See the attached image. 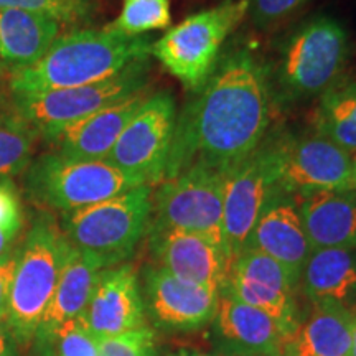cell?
I'll return each instance as SVG.
<instances>
[{
  "label": "cell",
  "mask_w": 356,
  "mask_h": 356,
  "mask_svg": "<svg viewBox=\"0 0 356 356\" xmlns=\"http://www.w3.org/2000/svg\"><path fill=\"white\" fill-rule=\"evenodd\" d=\"M287 134H267L241 162L225 173L222 233L229 262L246 248L266 203L280 181Z\"/></svg>",
  "instance_id": "obj_9"
},
{
  "label": "cell",
  "mask_w": 356,
  "mask_h": 356,
  "mask_svg": "<svg viewBox=\"0 0 356 356\" xmlns=\"http://www.w3.org/2000/svg\"><path fill=\"white\" fill-rule=\"evenodd\" d=\"M312 251L356 249V191L327 190L296 197Z\"/></svg>",
  "instance_id": "obj_20"
},
{
  "label": "cell",
  "mask_w": 356,
  "mask_h": 356,
  "mask_svg": "<svg viewBox=\"0 0 356 356\" xmlns=\"http://www.w3.org/2000/svg\"><path fill=\"white\" fill-rule=\"evenodd\" d=\"M8 78V74H7V71L3 70V66L0 65V79H7Z\"/></svg>",
  "instance_id": "obj_39"
},
{
  "label": "cell",
  "mask_w": 356,
  "mask_h": 356,
  "mask_svg": "<svg viewBox=\"0 0 356 356\" xmlns=\"http://www.w3.org/2000/svg\"><path fill=\"white\" fill-rule=\"evenodd\" d=\"M210 325L218 356L279 355L284 353L289 338L277 320L244 304L228 289L220 293Z\"/></svg>",
  "instance_id": "obj_15"
},
{
  "label": "cell",
  "mask_w": 356,
  "mask_h": 356,
  "mask_svg": "<svg viewBox=\"0 0 356 356\" xmlns=\"http://www.w3.org/2000/svg\"><path fill=\"white\" fill-rule=\"evenodd\" d=\"M170 356H218V355H211V353H207V351L195 350V348H181V350L173 351Z\"/></svg>",
  "instance_id": "obj_36"
},
{
  "label": "cell",
  "mask_w": 356,
  "mask_h": 356,
  "mask_svg": "<svg viewBox=\"0 0 356 356\" xmlns=\"http://www.w3.org/2000/svg\"><path fill=\"white\" fill-rule=\"evenodd\" d=\"M149 71L150 60L145 58L134 61L121 73L99 83L12 95V111L19 114L42 140L115 101L149 89Z\"/></svg>",
  "instance_id": "obj_8"
},
{
  "label": "cell",
  "mask_w": 356,
  "mask_h": 356,
  "mask_svg": "<svg viewBox=\"0 0 356 356\" xmlns=\"http://www.w3.org/2000/svg\"><path fill=\"white\" fill-rule=\"evenodd\" d=\"M70 249L60 222L48 211H40L24 244L13 274L6 325L17 343L26 345L35 333L55 292L66 252Z\"/></svg>",
  "instance_id": "obj_5"
},
{
  "label": "cell",
  "mask_w": 356,
  "mask_h": 356,
  "mask_svg": "<svg viewBox=\"0 0 356 356\" xmlns=\"http://www.w3.org/2000/svg\"><path fill=\"white\" fill-rule=\"evenodd\" d=\"M147 236L155 262L168 273L218 296L228 286L229 257L208 238L178 229L149 231Z\"/></svg>",
  "instance_id": "obj_16"
},
{
  "label": "cell",
  "mask_w": 356,
  "mask_h": 356,
  "mask_svg": "<svg viewBox=\"0 0 356 356\" xmlns=\"http://www.w3.org/2000/svg\"><path fill=\"white\" fill-rule=\"evenodd\" d=\"M309 0H248V17L259 30H270L291 19Z\"/></svg>",
  "instance_id": "obj_31"
},
{
  "label": "cell",
  "mask_w": 356,
  "mask_h": 356,
  "mask_svg": "<svg viewBox=\"0 0 356 356\" xmlns=\"http://www.w3.org/2000/svg\"><path fill=\"white\" fill-rule=\"evenodd\" d=\"M262 356H286L284 353H279V355H262Z\"/></svg>",
  "instance_id": "obj_41"
},
{
  "label": "cell",
  "mask_w": 356,
  "mask_h": 356,
  "mask_svg": "<svg viewBox=\"0 0 356 356\" xmlns=\"http://www.w3.org/2000/svg\"><path fill=\"white\" fill-rule=\"evenodd\" d=\"M248 0H225L186 17L152 43L150 56L190 91H198L220 61L222 44L248 17Z\"/></svg>",
  "instance_id": "obj_7"
},
{
  "label": "cell",
  "mask_w": 356,
  "mask_h": 356,
  "mask_svg": "<svg viewBox=\"0 0 356 356\" xmlns=\"http://www.w3.org/2000/svg\"><path fill=\"white\" fill-rule=\"evenodd\" d=\"M284 346L286 356H350L353 312L338 305L312 304Z\"/></svg>",
  "instance_id": "obj_24"
},
{
  "label": "cell",
  "mask_w": 356,
  "mask_h": 356,
  "mask_svg": "<svg viewBox=\"0 0 356 356\" xmlns=\"http://www.w3.org/2000/svg\"><path fill=\"white\" fill-rule=\"evenodd\" d=\"M279 186L293 197L351 190V155L317 132L287 136Z\"/></svg>",
  "instance_id": "obj_14"
},
{
  "label": "cell",
  "mask_w": 356,
  "mask_h": 356,
  "mask_svg": "<svg viewBox=\"0 0 356 356\" xmlns=\"http://www.w3.org/2000/svg\"><path fill=\"white\" fill-rule=\"evenodd\" d=\"M47 346H53L56 356H101V338L91 332L83 315L61 325Z\"/></svg>",
  "instance_id": "obj_29"
},
{
  "label": "cell",
  "mask_w": 356,
  "mask_h": 356,
  "mask_svg": "<svg viewBox=\"0 0 356 356\" xmlns=\"http://www.w3.org/2000/svg\"><path fill=\"white\" fill-rule=\"evenodd\" d=\"M170 24V0H122L121 13L106 29L124 37H145Z\"/></svg>",
  "instance_id": "obj_27"
},
{
  "label": "cell",
  "mask_w": 356,
  "mask_h": 356,
  "mask_svg": "<svg viewBox=\"0 0 356 356\" xmlns=\"http://www.w3.org/2000/svg\"><path fill=\"white\" fill-rule=\"evenodd\" d=\"M22 228H24V226L0 225V257L15 246V241L19 239Z\"/></svg>",
  "instance_id": "obj_34"
},
{
  "label": "cell",
  "mask_w": 356,
  "mask_h": 356,
  "mask_svg": "<svg viewBox=\"0 0 356 356\" xmlns=\"http://www.w3.org/2000/svg\"><path fill=\"white\" fill-rule=\"evenodd\" d=\"M351 190L356 191V154L351 155Z\"/></svg>",
  "instance_id": "obj_37"
},
{
  "label": "cell",
  "mask_w": 356,
  "mask_h": 356,
  "mask_svg": "<svg viewBox=\"0 0 356 356\" xmlns=\"http://www.w3.org/2000/svg\"><path fill=\"white\" fill-rule=\"evenodd\" d=\"M244 249H256L273 257L291 275L299 287L302 270L312 248L302 225L297 200L277 186L266 203Z\"/></svg>",
  "instance_id": "obj_17"
},
{
  "label": "cell",
  "mask_w": 356,
  "mask_h": 356,
  "mask_svg": "<svg viewBox=\"0 0 356 356\" xmlns=\"http://www.w3.org/2000/svg\"><path fill=\"white\" fill-rule=\"evenodd\" d=\"M175 122L177 102L172 92L149 95L104 160L140 184L159 185L165 177Z\"/></svg>",
  "instance_id": "obj_11"
},
{
  "label": "cell",
  "mask_w": 356,
  "mask_h": 356,
  "mask_svg": "<svg viewBox=\"0 0 356 356\" xmlns=\"http://www.w3.org/2000/svg\"><path fill=\"white\" fill-rule=\"evenodd\" d=\"M102 270L99 261L70 244L56 289L35 333L40 346H47L61 325L84 314Z\"/></svg>",
  "instance_id": "obj_21"
},
{
  "label": "cell",
  "mask_w": 356,
  "mask_h": 356,
  "mask_svg": "<svg viewBox=\"0 0 356 356\" xmlns=\"http://www.w3.org/2000/svg\"><path fill=\"white\" fill-rule=\"evenodd\" d=\"M0 225L24 226V207L12 180L0 181Z\"/></svg>",
  "instance_id": "obj_32"
},
{
  "label": "cell",
  "mask_w": 356,
  "mask_h": 356,
  "mask_svg": "<svg viewBox=\"0 0 356 356\" xmlns=\"http://www.w3.org/2000/svg\"><path fill=\"white\" fill-rule=\"evenodd\" d=\"M314 132L356 154V81H338L318 97L312 115Z\"/></svg>",
  "instance_id": "obj_25"
},
{
  "label": "cell",
  "mask_w": 356,
  "mask_h": 356,
  "mask_svg": "<svg viewBox=\"0 0 356 356\" xmlns=\"http://www.w3.org/2000/svg\"><path fill=\"white\" fill-rule=\"evenodd\" d=\"M83 317L101 340L147 325L140 280L136 269L131 264H119L102 270Z\"/></svg>",
  "instance_id": "obj_18"
},
{
  "label": "cell",
  "mask_w": 356,
  "mask_h": 356,
  "mask_svg": "<svg viewBox=\"0 0 356 356\" xmlns=\"http://www.w3.org/2000/svg\"><path fill=\"white\" fill-rule=\"evenodd\" d=\"M0 8H20L58 22L60 25L89 24L99 13L97 0H0Z\"/></svg>",
  "instance_id": "obj_28"
},
{
  "label": "cell",
  "mask_w": 356,
  "mask_h": 356,
  "mask_svg": "<svg viewBox=\"0 0 356 356\" xmlns=\"http://www.w3.org/2000/svg\"><path fill=\"white\" fill-rule=\"evenodd\" d=\"M101 356H159L157 338L149 325L121 335L102 338Z\"/></svg>",
  "instance_id": "obj_30"
},
{
  "label": "cell",
  "mask_w": 356,
  "mask_h": 356,
  "mask_svg": "<svg viewBox=\"0 0 356 356\" xmlns=\"http://www.w3.org/2000/svg\"><path fill=\"white\" fill-rule=\"evenodd\" d=\"M40 137L19 114L0 109V181L24 175L32 163Z\"/></svg>",
  "instance_id": "obj_26"
},
{
  "label": "cell",
  "mask_w": 356,
  "mask_h": 356,
  "mask_svg": "<svg viewBox=\"0 0 356 356\" xmlns=\"http://www.w3.org/2000/svg\"><path fill=\"white\" fill-rule=\"evenodd\" d=\"M15 338L12 337L10 330L6 323L0 322V356H17Z\"/></svg>",
  "instance_id": "obj_35"
},
{
  "label": "cell",
  "mask_w": 356,
  "mask_h": 356,
  "mask_svg": "<svg viewBox=\"0 0 356 356\" xmlns=\"http://www.w3.org/2000/svg\"><path fill=\"white\" fill-rule=\"evenodd\" d=\"M149 96V89L121 101L106 106L97 113L70 124L43 142L51 147V152L70 159L104 160L108 157L119 136Z\"/></svg>",
  "instance_id": "obj_19"
},
{
  "label": "cell",
  "mask_w": 356,
  "mask_h": 356,
  "mask_svg": "<svg viewBox=\"0 0 356 356\" xmlns=\"http://www.w3.org/2000/svg\"><path fill=\"white\" fill-rule=\"evenodd\" d=\"M140 291L155 327L170 333L202 330L211 323L220 296L197 284L177 277L159 264L145 266L140 273Z\"/></svg>",
  "instance_id": "obj_12"
},
{
  "label": "cell",
  "mask_w": 356,
  "mask_h": 356,
  "mask_svg": "<svg viewBox=\"0 0 356 356\" xmlns=\"http://www.w3.org/2000/svg\"><path fill=\"white\" fill-rule=\"evenodd\" d=\"M152 186L139 185L121 195L60 215V228L71 246L95 257L104 269L132 257L152 218Z\"/></svg>",
  "instance_id": "obj_4"
},
{
  "label": "cell",
  "mask_w": 356,
  "mask_h": 356,
  "mask_svg": "<svg viewBox=\"0 0 356 356\" xmlns=\"http://www.w3.org/2000/svg\"><path fill=\"white\" fill-rule=\"evenodd\" d=\"M273 104L267 68L251 51L222 55L177 114L163 180L197 165L228 172L264 140Z\"/></svg>",
  "instance_id": "obj_1"
},
{
  "label": "cell",
  "mask_w": 356,
  "mask_h": 356,
  "mask_svg": "<svg viewBox=\"0 0 356 356\" xmlns=\"http://www.w3.org/2000/svg\"><path fill=\"white\" fill-rule=\"evenodd\" d=\"M144 185L108 160L70 159L56 152L33 157L24 172L25 195L44 208L68 213Z\"/></svg>",
  "instance_id": "obj_6"
},
{
  "label": "cell",
  "mask_w": 356,
  "mask_h": 356,
  "mask_svg": "<svg viewBox=\"0 0 356 356\" xmlns=\"http://www.w3.org/2000/svg\"><path fill=\"white\" fill-rule=\"evenodd\" d=\"M350 356H356V314H355V317H353V337H351Z\"/></svg>",
  "instance_id": "obj_38"
},
{
  "label": "cell",
  "mask_w": 356,
  "mask_h": 356,
  "mask_svg": "<svg viewBox=\"0 0 356 356\" xmlns=\"http://www.w3.org/2000/svg\"><path fill=\"white\" fill-rule=\"evenodd\" d=\"M0 106H3V96H2V92H0Z\"/></svg>",
  "instance_id": "obj_40"
},
{
  "label": "cell",
  "mask_w": 356,
  "mask_h": 356,
  "mask_svg": "<svg viewBox=\"0 0 356 356\" xmlns=\"http://www.w3.org/2000/svg\"><path fill=\"white\" fill-rule=\"evenodd\" d=\"M222 207L225 172L200 165L190 167L160 181L157 191L152 193L149 231H186L204 236L226 251Z\"/></svg>",
  "instance_id": "obj_10"
},
{
  "label": "cell",
  "mask_w": 356,
  "mask_h": 356,
  "mask_svg": "<svg viewBox=\"0 0 356 356\" xmlns=\"http://www.w3.org/2000/svg\"><path fill=\"white\" fill-rule=\"evenodd\" d=\"M348 55V33L332 17L317 15L297 25L284 38L273 68H267L273 101L320 97L340 81Z\"/></svg>",
  "instance_id": "obj_3"
},
{
  "label": "cell",
  "mask_w": 356,
  "mask_h": 356,
  "mask_svg": "<svg viewBox=\"0 0 356 356\" xmlns=\"http://www.w3.org/2000/svg\"><path fill=\"white\" fill-rule=\"evenodd\" d=\"M61 25L38 13L0 8V65L10 76L47 55L60 37Z\"/></svg>",
  "instance_id": "obj_22"
},
{
  "label": "cell",
  "mask_w": 356,
  "mask_h": 356,
  "mask_svg": "<svg viewBox=\"0 0 356 356\" xmlns=\"http://www.w3.org/2000/svg\"><path fill=\"white\" fill-rule=\"evenodd\" d=\"M20 256V246H13L10 251L0 257V322L6 323L8 314V300H10V291L15 274L17 262Z\"/></svg>",
  "instance_id": "obj_33"
},
{
  "label": "cell",
  "mask_w": 356,
  "mask_h": 356,
  "mask_svg": "<svg viewBox=\"0 0 356 356\" xmlns=\"http://www.w3.org/2000/svg\"><path fill=\"white\" fill-rule=\"evenodd\" d=\"M0 109H3V108H2V106H0Z\"/></svg>",
  "instance_id": "obj_42"
},
{
  "label": "cell",
  "mask_w": 356,
  "mask_h": 356,
  "mask_svg": "<svg viewBox=\"0 0 356 356\" xmlns=\"http://www.w3.org/2000/svg\"><path fill=\"white\" fill-rule=\"evenodd\" d=\"M299 287L312 304L338 305L356 314V249H315Z\"/></svg>",
  "instance_id": "obj_23"
},
{
  "label": "cell",
  "mask_w": 356,
  "mask_h": 356,
  "mask_svg": "<svg viewBox=\"0 0 356 356\" xmlns=\"http://www.w3.org/2000/svg\"><path fill=\"white\" fill-rule=\"evenodd\" d=\"M149 37H124L102 29H79L58 37L38 63L7 78L10 95L78 88L109 79L134 61L150 58Z\"/></svg>",
  "instance_id": "obj_2"
},
{
  "label": "cell",
  "mask_w": 356,
  "mask_h": 356,
  "mask_svg": "<svg viewBox=\"0 0 356 356\" xmlns=\"http://www.w3.org/2000/svg\"><path fill=\"white\" fill-rule=\"evenodd\" d=\"M226 289L244 304L277 320L289 337L300 322L296 282L279 262L256 249H244L231 262Z\"/></svg>",
  "instance_id": "obj_13"
}]
</instances>
